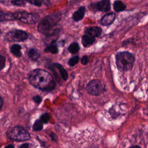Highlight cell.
I'll use <instances>...</instances> for the list:
<instances>
[{"instance_id":"cell-1","label":"cell","mask_w":148,"mask_h":148,"mask_svg":"<svg viewBox=\"0 0 148 148\" xmlns=\"http://www.w3.org/2000/svg\"><path fill=\"white\" fill-rule=\"evenodd\" d=\"M28 80L34 87L45 91H50L56 87V83L52 76L42 69H35L29 74Z\"/></svg>"},{"instance_id":"cell-2","label":"cell","mask_w":148,"mask_h":148,"mask_svg":"<svg viewBox=\"0 0 148 148\" xmlns=\"http://www.w3.org/2000/svg\"><path fill=\"white\" fill-rule=\"evenodd\" d=\"M61 12L60 11L50 13L42 18L38 25V31L40 33L46 34L53 29L57 23L61 20Z\"/></svg>"},{"instance_id":"cell-3","label":"cell","mask_w":148,"mask_h":148,"mask_svg":"<svg viewBox=\"0 0 148 148\" xmlns=\"http://www.w3.org/2000/svg\"><path fill=\"white\" fill-rule=\"evenodd\" d=\"M134 62V56L128 51L119 52L116 56V64L120 71L127 72L131 70Z\"/></svg>"},{"instance_id":"cell-4","label":"cell","mask_w":148,"mask_h":148,"mask_svg":"<svg viewBox=\"0 0 148 148\" xmlns=\"http://www.w3.org/2000/svg\"><path fill=\"white\" fill-rule=\"evenodd\" d=\"M8 136L16 140H25L30 138V135L23 127L16 126L8 132Z\"/></svg>"},{"instance_id":"cell-5","label":"cell","mask_w":148,"mask_h":148,"mask_svg":"<svg viewBox=\"0 0 148 148\" xmlns=\"http://www.w3.org/2000/svg\"><path fill=\"white\" fill-rule=\"evenodd\" d=\"M86 88L88 94L95 96L101 95L106 91L105 86L103 83L97 79L90 81L88 83Z\"/></svg>"},{"instance_id":"cell-6","label":"cell","mask_w":148,"mask_h":148,"mask_svg":"<svg viewBox=\"0 0 148 148\" xmlns=\"http://www.w3.org/2000/svg\"><path fill=\"white\" fill-rule=\"evenodd\" d=\"M15 20H18L25 24H34L40 18V16L36 13H29L25 12H17L13 13Z\"/></svg>"},{"instance_id":"cell-7","label":"cell","mask_w":148,"mask_h":148,"mask_svg":"<svg viewBox=\"0 0 148 148\" xmlns=\"http://www.w3.org/2000/svg\"><path fill=\"white\" fill-rule=\"evenodd\" d=\"M28 37V34L25 31L20 29H13L7 33L5 38L9 42H22L26 40Z\"/></svg>"},{"instance_id":"cell-8","label":"cell","mask_w":148,"mask_h":148,"mask_svg":"<svg viewBox=\"0 0 148 148\" xmlns=\"http://www.w3.org/2000/svg\"><path fill=\"white\" fill-rule=\"evenodd\" d=\"M95 6L97 10L106 12L110 9V2L109 0H101L96 2Z\"/></svg>"},{"instance_id":"cell-9","label":"cell","mask_w":148,"mask_h":148,"mask_svg":"<svg viewBox=\"0 0 148 148\" xmlns=\"http://www.w3.org/2000/svg\"><path fill=\"white\" fill-rule=\"evenodd\" d=\"M102 31V29L98 27H87L84 29V32L86 34L93 38L99 37L101 35Z\"/></svg>"},{"instance_id":"cell-10","label":"cell","mask_w":148,"mask_h":148,"mask_svg":"<svg viewBox=\"0 0 148 148\" xmlns=\"http://www.w3.org/2000/svg\"><path fill=\"white\" fill-rule=\"evenodd\" d=\"M116 17L114 13H110L104 15L101 19V23L104 26H108L113 23Z\"/></svg>"},{"instance_id":"cell-11","label":"cell","mask_w":148,"mask_h":148,"mask_svg":"<svg viewBox=\"0 0 148 148\" xmlns=\"http://www.w3.org/2000/svg\"><path fill=\"white\" fill-rule=\"evenodd\" d=\"M86 9L84 6L80 7L76 12L73 13L72 18L75 21H79L81 20L84 16Z\"/></svg>"},{"instance_id":"cell-12","label":"cell","mask_w":148,"mask_h":148,"mask_svg":"<svg viewBox=\"0 0 148 148\" xmlns=\"http://www.w3.org/2000/svg\"><path fill=\"white\" fill-rule=\"evenodd\" d=\"M95 42V38L90 36L87 34L83 35L82 38V43L85 47H87L92 45Z\"/></svg>"},{"instance_id":"cell-13","label":"cell","mask_w":148,"mask_h":148,"mask_svg":"<svg viewBox=\"0 0 148 148\" xmlns=\"http://www.w3.org/2000/svg\"><path fill=\"white\" fill-rule=\"evenodd\" d=\"M53 65L55 68H56L57 69H58L62 79L64 80H66L68 77V73H67L66 69L65 68H64L63 66L58 63H54L53 64Z\"/></svg>"},{"instance_id":"cell-14","label":"cell","mask_w":148,"mask_h":148,"mask_svg":"<svg viewBox=\"0 0 148 148\" xmlns=\"http://www.w3.org/2000/svg\"><path fill=\"white\" fill-rule=\"evenodd\" d=\"M14 20H15V18L14 17L13 13H11L9 12H0V22Z\"/></svg>"},{"instance_id":"cell-15","label":"cell","mask_w":148,"mask_h":148,"mask_svg":"<svg viewBox=\"0 0 148 148\" xmlns=\"http://www.w3.org/2000/svg\"><path fill=\"white\" fill-rule=\"evenodd\" d=\"M113 9L116 12H120L124 11L125 8L126 6L120 1H116L113 3Z\"/></svg>"},{"instance_id":"cell-16","label":"cell","mask_w":148,"mask_h":148,"mask_svg":"<svg viewBox=\"0 0 148 148\" xmlns=\"http://www.w3.org/2000/svg\"><path fill=\"white\" fill-rule=\"evenodd\" d=\"M21 47L20 45L18 44H14L11 46L10 51L14 56H15L16 57H19L21 56Z\"/></svg>"},{"instance_id":"cell-17","label":"cell","mask_w":148,"mask_h":148,"mask_svg":"<svg viewBox=\"0 0 148 148\" xmlns=\"http://www.w3.org/2000/svg\"><path fill=\"white\" fill-rule=\"evenodd\" d=\"M28 54L29 57L34 61L38 60L40 56L39 51L36 49H30L28 53Z\"/></svg>"},{"instance_id":"cell-18","label":"cell","mask_w":148,"mask_h":148,"mask_svg":"<svg viewBox=\"0 0 148 148\" xmlns=\"http://www.w3.org/2000/svg\"><path fill=\"white\" fill-rule=\"evenodd\" d=\"M68 51L72 54H75L77 53L80 49L79 44L77 42H73L68 46Z\"/></svg>"},{"instance_id":"cell-19","label":"cell","mask_w":148,"mask_h":148,"mask_svg":"<svg viewBox=\"0 0 148 148\" xmlns=\"http://www.w3.org/2000/svg\"><path fill=\"white\" fill-rule=\"evenodd\" d=\"M58 47L57 46L53 44L52 43L51 45L47 46L45 49V52L46 53H51L52 54H56L58 53Z\"/></svg>"},{"instance_id":"cell-20","label":"cell","mask_w":148,"mask_h":148,"mask_svg":"<svg viewBox=\"0 0 148 148\" xmlns=\"http://www.w3.org/2000/svg\"><path fill=\"white\" fill-rule=\"evenodd\" d=\"M43 123L39 120H37L35 121L34 125H33V130L34 131H40L43 128Z\"/></svg>"},{"instance_id":"cell-21","label":"cell","mask_w":148,"mask_h":148,"mask_svg":"<svg viewBox=\"0 0 148 148\" xmlns=\"http://www.w3.org/2000/svg\"><path fill=\"white\" fill-rule=\"evenodd\" d=\"M79 57L78 56H75L73 57L72 58H71L69 61H68V64L71 66H75L76 64H77L79 62Z\"/></svg>"},{"instance_id":"cell-22","label":"cell","mask_w":148,"mask_h":148,"mask_svg":"<svg viewBox=\"0 0 148 148\" xmlns=\"http://www.w3.org/2000/svg\"><path fill=\"white\" fill-rule=\"evenodd\" d=\"M50 116L47 113H45L40 117L39 120L43 123V124H47L49 120Z\"/></svg>"},{"instance_id":"cell-23","label":"cell","mask_w":148,"mask_h":148,"mask_svg":"<svg viewBox=\"0 0 148 148\" xmlns=\"http://www.w3.org/2000/svg\"><path fill=\"white\" fill-rule=\"evenodd\" d=\"M11 3L14 5L18 6H24L25 5V2L23 0H12Z\"/></svg>"},{"instance_id":"cell-24","label":"cell","mask_w":148,"mask_h":148,"mask_svg":"<svg viewBox=\"0 0 148 148\" xmlns=\"http://www.w3.org/2000/svg\"><path fill=\"white\" fill-rule=\"evenodd\" d=\"M25 1L31 5H35L36 6H40L42 5V2L40 0H23Z\"/></svg>"},{"instance_id":"cell-25","label":"cell","mask_w":148,"mask_h":148,"mask_svg":"<svg viewBox=\"0 0 148 148\" xmlns=\"http://www.w3.org/2000/svg\"><path fill=\"white\" fill-rule=\"evenodd\" d=\"M6 60L5 58L0 54V71L2 70L5 66Z\"/></svg>"},{"instance_id":"cell-26","label":"cell","mask_w":148,"mask_h":148,"mask_svg":"<svg viewBox=\"0 0 148 148\" xmlns=\"http://www.w3.org/2000/svg\"><path fill=\"white\" fill-rule=\"evenodd\" d=\"M32 99L37 104H39L42 102V98L39 95H36V96L34 97Z\"/></svg>"},{"instance_id":"cell-27","label":"cell","mask_w":148,"mask_h":148,"mask_svg":"<svg viewBox=\"0 0 148 148\" xmlns=\"http://www.w3.org/2000/svg\"><path fill=\"white\" fill-rule=\"evenodd\" d=\"M88 62V57L87 56H84L81 60L82 64L83 65H86L87 64Z\"/></svg>"},{"instance_id":"cell-28","label":"cell","mask_w":148,"mask_h":148,"mask_svg":"<svg viewBox=\"0 0 148 148\" xmlns=\"http://www.w3.org/2000/svg\"><path fill=\"white\" fill-rule=\"evenodd\" d=\"M50 135H51V139L53 140V141H54V142H56V140H57V139H56V135L54 134V133H51V134H50Z\"/></svg>"},{"instance_id":"cell-29","label":"cell","mask_w":148,"mask_h":148,"mask_svg":"<svg viewBox=\"0 0 148 148\" xmlns=\"http://www.w3.org/2000/svg\"><path fill=\"white\" fill-rule=\"evenodd\" d=\"M29 145L27 143H24V144H22L19 148H29Z\"/></svg>"},{"instance_id":"cell-30","label":"cell","mask_w":148,"mask_h":148,"mask_svg":"<svg viewBox=\"0 0 148 148\" xmlns=\"http://www.w3.org/2000/svg\"><path fill=\"white\" fill-rule=\"evenodd\" d=\"M5 148H14V146L12 145H8L7 146H6Z\"/></svg>"},{"instance_id":"cell-31","label":"cell","mask_w":148,"mask_h":148,"mask_svg":"<svg viewBox=\"0 0 148 148\" xmlns=\"http://www.w3.org/2000/svg\"><path fill=\"white\" fill-rule=\"evenodd\" d=\"M129 148H142V147H140V146H139L136 145V146H133L130 147Z\"/></svg>"},{"instance_id":"cell-32","label":"cell","mask_w":148,"mask_h":148,"mask_svg":"<svg viewBox=\"0 0 148 148\" xmlns=\"http://www.w3.org/2000/svg\"><path fill=\"white\" fill-rule=\"evenodd\" d=\"M2 98H1V97L0 96V109L2 107Z\"/></svg>"},{"instance_id":"cell-33","label":"cell","mask_w":148,"mask_h":148,"mask_svg":"<svg viewBox=\"0 0 148 148\" xmlns=\"http://www.w3.org/2000/svg\"><path fill=\"white\" fill-rule=\"evenodd\" d=\"M0 34H1V31L0 30Z\"/></svg>"}]
</instances>
